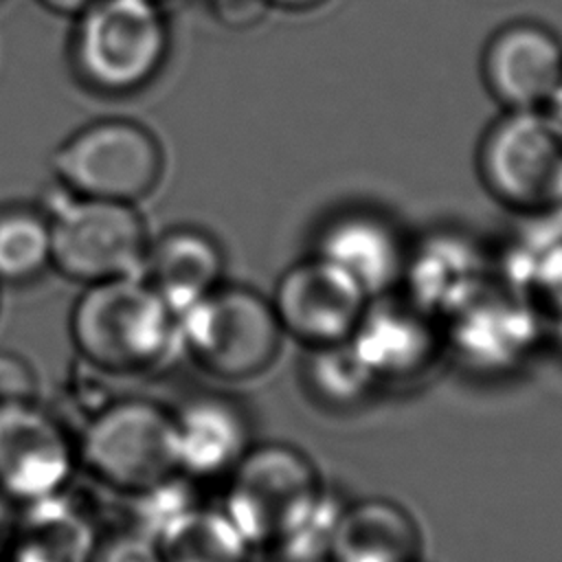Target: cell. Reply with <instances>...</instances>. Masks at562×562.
I'll return each instance as SVG.
<instances>
[{
	"instance_id": "obj_13",
	"label": "cell",
	"mask_w": 562,
	"mask_h": 562,
	"mask_svg": "<svg viewBox=\"0 0 562 562\" xmlns=\"http://www.w3.org/2000/svg\"><path fill=\"white\" fill-rule=\"evenodd\" d=\"M178 472L191 481L220 479L255 443L248 408L226 393H195L171 408Z\"/></svg>"
},
{
	"instance_id": "obj_27",
	"label": "cell",
	"mask_w": 562,
	"mask_h": 562,
	"mask_svg": "<svg viewBox=\"0 0 562 562\" xmlns=\"http://www.w3.org/2000/svg\"><path fill=\"white\" fill-rule=\"evenodd\" d=\"M544 108H547V112L562 125V81L558 83L555 92L551 94V99H549V103H547Z\"/></svg>"
},
{
	"instance_id": "obj_25",
	"label": "cell",
	"mask_w": 562,
	"mask_h": 562,
	"mask_svg": "<svg viewBox=\"0 0 562 562\" xmlns=\"http://www.w3.org/2000/svg\"><path fill=\"white\" fill-rule=\"evenodd\" d=\"M46 11L55 15H68L77 18L83 9H88L94 0H37Z\"/></svg>"
},
{
	"instance_id": "obj_5",
	"label": "cell",
	"mask_w": 562,
	"mask_h": 562,
	"mask_svg": "<svg viewBox=\"0 0 562 562\" xmlns=\"http://www.w3.org/2000/svg\"><path fill=\"white\" fill-rule=\"evenodd\" d=\"M70 59L83 86L125 94L149 83L169 55V24L149 0H94L77 18Z\"/></svg>"
},
{
	"instance_id": "obj_10",
	"label": "cell",
	"mask_w": 562,
	"mask_h": 562,
	"mask_svg": "<svg viewBox=\"0 0 562 562\" xmlns=\"http://www.w3.org/2000/svg\"><path fill=\"white\" fill-rule=\"evenodd\" d=\"M369 299L347 270L314 252L281 272L270 303L283 336L316 349L349 342Z\"/></svg>"
},
{
	"instance_id": "obj_22",
	"label": "cell",
	"mask_w": 562,
	"mask_h": 562,
	"mask_svg": "<svg viewBox=\"0 0 562 562\" xmlns=\"http://www.w3.org/2000/svg\"><path fill=\"white\" fill-rule=\"evenodd\" d=\"M40 380L31 360L13 349H0V404L37 400Z\"/></svg>"
},
{
	"instance_id": "obj_14",
	"label": "cell",
	"mask_w": 562,
	"mask_h": 562,
	"mask_svg": "<svg viewBox=\"0 0 562 562\" xmlns=\"http://www.w3.org/2000/svg\"><path fill=\"white\" fill-rule=\"evenodd\" d=\"M140 277L182 314L226 281V252L220 239L200 226H169L149 239Z\"/></svg>"
},
{
	"instance_id": "obj_28",
	"label": "cell",
	"mask_w": 562,
	"mask_h": 562,
	"mask_svg": "<svg viewBox=\"0 0 562 562\" xmlns=\"http://www.w3.org/2000/svg\"><path fill=\"white\" fill-rule=\"evenodd\" d=\"M149 2H158V4H160V2H162V0H149Z\"/></svg>"
},
{
	"instance_id": "obj_26",
	"label": "cell",
	"mask_w": 562,
	"mask_h": 562,
	"mask_svg": "<svg viewBox=\"0 0 562 562\" xmlns=\"http://www.w3.org/2000/svg\"><path fill=\"white\" fill-rule=\"evenodd\" d=\"M325 2H329V0H266L268 7L290 11V13H305V11L323 7Z\"/></svg>"
},
{
	"instance_id": "obj_7",
	"label": "cell",
	"mask_w": 562,
	"mask_h": 562,
	"mask_svg": "<svg viewBox=\"0 0 562 562\" xmlns=\"http://www.w3.org/2000/svg\"><path fill=\"white\" fill-rule=\"evenodd\" d=\"M44 209L57 274L81 285L140 274L151 235L138 204L81 198L59 189L55 202Z\"/></svg>"
},
{
	"instance_id": "obj_6",
	"label": "cell",
	"mask_w": 562,
	"mask_h": 562,
	"mask_svg": "<svg viewBox=\"0 0 562 562\" xmlns=\"http://www.w3.org/2000/svg\"><path fill=\"white\" fill-rule=\"evenodd\" d=\"M165 151L156 134L125 116H103L68 134L50 154V173L70 195L138 204L156 191Z\"/></svg>"
},
{
	"instance_id": "obj_23",
	"label": "cell",
	"mask_w": 562,
	"mask_h": 562,
	"mask_svg": "<svg viewBox=\"0 0 562 562\" xmlns=\"http://www.w3.org/2000/svg\"><path fill=\"white\" fill-rule=\"evenodd\" d=\"M211 13L228 29H250L263 20L266 0H206Z\"/></svg>"
},
{
	"instance_id": "obj_9",
	"label": "cell",
	"mask_w": 562,
	"mask_h": 562,
	"mask_svg": "<svg viewBox=\"0 0 562 562\" xmlns=\"http://www.w3.org/2000/svg\"><path fill=\"white\" fill-rule=\"evenodd\" d=\"M77 437L40 400L0 404V494L15 507L70 487Z\"/></svg>"
},
{
	"instance_id": "obj_15",
	"label": "cell",
	"mask_w": 562,
	"mask_h": 562,
	"mask_svg": "<svg viewBox=\"0 0 562 562\" xmlns=\"http://www.w3.org/2000/svg\"><path fill=\"white\" fill-rule=\"evenodd\" d=\"M316 252L347 270L373 299L404 279L408 250L400 231L375 211H345L318 233Z\"/></svg>"
},
{
	"instance_id": "obj_19",
	"label": "cell",
	"mask_w": 562,
	"mask_h": 562,
	"mask_svg": "<svg viewBox=\"0 0 562 562\" xmlns=\"http://www.w3.org/2000/svg\"><path fill=\"white\" fill-rule=\"evenodd\" d=\"M53 270L48 211L29 202L0 204V285H31Z\"/></svg>"
},
{
	"instance_id": "obj_20",
	"label": "cell",
	"mask_w": 562,
	"mask_h": 562,
	"mask_svg": "<svg viewBox=\"0 0 562 562\" xmlns=\"http://www.w3.org/2000/svg\"><path fill=\"white\" fill-rule=\"evenodd\" d=\"M303 382L318 404L347 408L378 386L349 342L305 349Z\"/></svg>"
},
{
	"instance_id": "obj_17",
	"label": "cell",
	"mask_w": 562,
	"mask_h": 562,
	"mask_svg": "<svg viewBox=\"0 0 562 562\" xmlns=\"http://www.w3.org/2000/svg\"><path fill=\"white\" fill-rule=\"evenodd\" d=\"M99 538L88 512L61 492L20 505L7 555L11 562H88Z\"/></svg>"
},
{
	"instance_id": "obj_2",
	"label": "cell",
	"mask_w": 562,
	"mask_h": 562,
	"mask_svg": "<svg viewBox=\"0 0 562 562\" xmlns=\"http://www.w3.org/2000/svg\"><path fill=\"white\" fill-rule=\"evenodd\" d=\"M327 494L305 450L288 441H255L226 474L222 509L255 551H277Z\"/></svg>"
},
{
	"instance_id": "obj_4",
	"label": "cell",
	"mask_w": 562,
	"mask_h": 562,
	"mask_svg": "<svg viewBox=\"0 0 562 562\" xmlns=\"http://www.w3.org/2000/svg\"><path fill=\"white\" fill-rule=\"evenodd\" d=\"M180 351L222 382H248L272 369L283 331L270 296L224 281L178 314Z\"/></svg>"
},
{
	"instance_id": "obj_18",
	"label": "cell",
	"mask_w": 562,
	"mask_h": 562,
	"mask_svg": "<svg viewBox=\"0 0 562 562\" xmlns=\"http://www.w3.org/2000/svg\"><path fill=\"white\" fill-rule=\"evenodd\" d=\"M165 562H250L255 549L222 507L195 503L154 540Z\"/></svg>"
},
{
	"instance_id": "obj_1",
	"label": "cell",
	"mask_w": 562,
	"mask_h": 562,
	"mask_svg": "<svg viewBox=\"0 0 562 562\" xmlns=\"http://www.w3.org/2000/svg\"><path fill=\"white\" fill-rule=\"evenodd\" d=\"M81 362L101 375H140L180 351L178 314L140 277L83 285L68 314Z\"/></svg>"
},
{
	"instance_id": "obj_24",
	"label": "cell",
	"mask_w": 562,
	"mask_h": 562,
	"mask_svg": "<svg viewBox=\"0 0 562 562\" xmlns=\"http://www.w3.org/2000/svg\"><path fill=\"white\" fill-rule=\"evenodd\" d=\"M15 512H18L15 505L0 494V555H7L13 522H15Z\"/></svg>"
},
{
	"instance_id": "obj_11",
	"label": "cell",
	"mask_w": 562,
	"mask_h": 562,
	"mask_svg": "<svg viewBox=\"0 0 562 562\" xmlns=\"http://www.w3.org/2000/svg\"><path fill=\"white\" fill-rule=\"evenodd\" d=\"M481 79L503 110H540L562 81V40L540 22H509L485 42Z\"/></svg>"
},
{
	"instance_id": "obj_8",
	"label": "cell",
	"mask_w": 562,
	"mask_h": 562,
	"mask_svg": "<svg viewBox=\"0 0 562 562\" xmlns=\"http://www.w3.org/2000/svg\"><path fill=\"white\" fill-rule=\"evenodd\" d=\"M476 173L505 209L538 213L562 204V125L542 108L505 110L479 140Z\"/></svg>"
},
{
	"instance_id": "obj_29",
	"label": "cell",
	"mask_w": 562,
	"mask_h": 562,
	"mask_svg": "<svg viewBox=\"0 0 562 562\" xmlns=\"http://www.w3.org/2000/svg\"><path fill=\"white\" fill-rule=\"evenodd\" d=\"M321 562H329V560H321Z\"/></svg>"
},
{
	"instance_id": "obj_21",
	"label": "cell",
	"mask_w": 562,
	"mask_h": 562,
	"mask_svg": "<svg viewBox=\"0 0 562 562\" xmlns=\"http://www.w3.org/2000/svg\"><path fill=\"white\" fill-rule=\"evenodd\" d=\"M88 562H165L158 544L125 527L112 536L99 538Z\"/></svg>"
},
{
	"instance_id": "obj_3",
	"label": "cell",
	"mask_w": 562,
	"mask_h": 562,
	"mask_svg": "<svg viewBox=\"0 0 562 562\" xmlns=\"http://www.w3.org/2000/svg\"><path fill=\"white\" fill-rule=\"evenodd\" d=\"M77 437V463L119 496L149 490L178 472L171 406L149 397H116L97 406Z\"/></svg>"
},
{
	"instance_id": "obj_12",
	"label": "cell",
	"mask_w": 562,
	"mask_h": 562,
	"mask_svg": "<svg viewBox=\"0 0 562 562\" xmlns=\"http://www.w3.org/2000/svg\"><path fill=\"white\" fill-rule=\"evenodd\" d=\"M349 345L378 384L419 378L441 351L430 312L389 292L369 299Z\"/></svg>"
},
{
	"instance_id": "obj_16",
	"label": "cell",
	"mask_w": 562,
	"mask_h": 562,
	"mask_svg": "<svg viewBox=\"0 0 562 562\" xmlns=\"http://www.w3.org/2000/svg\"><path fill=\"white\" fill-rule=\"evenodd\" d=\"M329 562H424V536L415 516L393 498L345 505Z\"/></svg>"
}]
</instances>
